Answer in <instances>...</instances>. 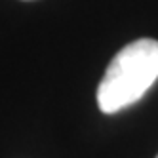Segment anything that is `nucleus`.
Masks as SVG:
<instances>
[{
  "label": "nucleus",
  "instance_id": "nucleus-1",
  "mask_svg": "<svg viewBox=\"0 0 158 158\" xmlns=\"http://www.w3.org/2000/svg\"><path fill=\"white\" fill-rule=\"evenodd\" d=\"M158 78V40L139 38L124 46L103 74L97 88V105L105 114L139 101Z\"/></svg>",
  "mask_w": 158,
  "mask_h": 158
},
{
  "label": "nucleus",
  "instance_id": "nucleus-2",
  "mask_svg": "<svg viewBox=\"0 0 158 158\" xmlns=\"http://www.w3.org/2000/svg\"><path fill=\"white\" fill-rule=\"evenodd\" d=\"M156 158H158V156H156Z\"/></svg>",
  "mask_w": 158,
  "mask_h": 158
}]
</instances>
